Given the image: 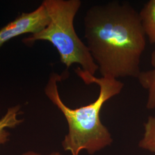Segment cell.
<instances>
[{"instance_id":"6da1fadb","label":"cell","mask_w":155,"mask_h":155,"mask_svg":"<svg viewBox=\"0 0 155 155\" xmlns=\"http://www.w3.org/2000/svg\"><path fill=\"white\" fill-rule=\"evenodd\" d=\"M84 38L102 77L137 78L146 35L139 12L129 2L92 6L83 18Z\"/></svg>"},{"instance_id":"7a4b0ae2","label":"cell","mask_w":155,"mask_h":155,"mask_svg":"<svg viewBox=\"0 0 155 155\" xmlns=\"http://www.w3.org/2000/svg\"><path fill=\"white\" fill-rule=\"evenodd\" d=\"M75 72L86 84H96L100 87L98 98L93 102L82 107L72 109L61 100L58 82L62 75L52 72L45 87V94L61 111L66 120L68 131L62 141L63 150L71 155H80L82 150L89 155L110 146L113 141L108 129L101 121L100 111L105 103L120 94L124 84L116 79L95 77L77 67Z\"/></svg>"},{"instance_id":"3957f363","label":"cell","mask_w":155,"mask_h":155,"mask_svg":"<svg viewBox=\"0 0 155 155\" xmlns=\"http://www.w3.org/2000/svg\"><path fill=\"white\" fill-rule=\"evenodd\" d=\"M50 22L40 32L24 38L22 41L31 45L37 40L50 42L58 51L61 61L67 68L78 64L83 71L91 75L98 67L89 48L75 32L74 21L82 5L80 0H45Z\"/></svg>"},{"instance_id":"277c9868","label":"cell","mask_w":155,"mask_h":155,"mask_svg":"<svg viewBox=\"0 0 155 155\" xmlns=\"http://www.w3.org/2000/svg\"><path fill=\"white\" fill-rule=\"evenodd\" d=\"M49 22L50 17L42 4L34 11L23 13L0 29V48L8 41L22 34L39 33Z\"/></svg>"},{"instance_id":"5b68a950","label":"cell","mask_w":155,"mask_h":155,"mask_svg":"<svg viewBox=\"0 0 155 155\" xmlns=\"http://www.w3.org/2000/svg\"><path fill=\"white\" fill-rule=\"evenodd\" d=\"M150 63L153 68L141 71L137 78L140 85L148 91L146 107L148 110L155 109V50L151 53Z\"/></svg>"},{"instance_id":"8992f818","label":"cell","mask_w":155,"mask_h":155,"mask_svg":"<svg viewBox=\"0 0 155 155\" xmlns=\"http://www.w3.org/2000/svg\"><path fill=\"white\" fill-rule=\"evenodd\" d=\"M20 114V106H15L8 108L5 114L0 119V147L9 140L10 133L7 129L16 127L22 123V119L18 118Z\"/></svg>"},{"instance_id":"52a82bcc","label":"cell","mask_w":155,"mask_h":155,"mask_svg":"<svg viewBox=\"0 0 155 155\" xmlns=\"http://www.w3.org/2000/svg\"><path fill=\"white\" fill-rule=\"evenodd\" d=\"M144 32L151 44L155 45V0L147 2L139 12Z\"/></svg>"},{"instance_id":"ba28073f","label":"cell","mask_w":155,"mask_h":155,"mask_svg":"<svg viewBox=\"0 0 155 155\" xmlns=\"http://www.w3.org/2000/svg\"><path fill=\"white\" fill-rule=\"evenodd\" d=\"M139 147L143 150L155 153V114L149 117L145 122L144 134L139 142Z\"/></svg>"},{"instance_id":"9c48e42d","label":"cell","mask_w":155,"mask_h":155,"mask_svg":"<svg viewBox=\"0 0 155 155\" xmlns=\"http://www.w3.org/2000/svg\"><path fill=\"white\" fill-rule=\"evenodd\" d=\"M19 155H43L39 153H37V152H35L34 151H32V150H29V151H27L25 152H24L21 154ZM62 155L61 153L58 152H52L50 154H48V155Z\"/></svg>"}]
</instances>
